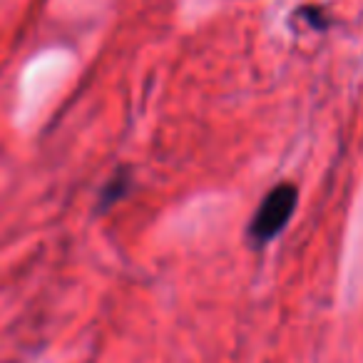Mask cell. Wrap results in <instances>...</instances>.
Returning a JSON list of instances; mask_svg holds the SVG:
<instances>
[{
  "instance_id": "1",
  "label": "cell",
  "mask_w": 363,
  "mask_h": 363,
  "mask_svg": "<svg viewBox=\"0 0 363 363\" xmlns=\"http://www.w3.org/2000/svg\"><path fill=\"white\" fill-rule=\"evenodd\" d=\"M298 202V192L294 184H279L272 192L264 197V202L259 204L257 214H254L252 224H249V234L257 244H267L286 227V222L291 219L294 209Z\"/></svg>"
},
{
  "instance_id": "2",
  "label": "cell",
  "mask_w": 363,
  "mask_h": 363,
  "mask_svg": "<svg viewBox=\"0 0 363 363\" xmlns=\"http://www.w3.org/2000/svg\"><path fill=\"white\" fill-rule=\"evenodd\" d=\"M127 184H130V182H127V174L115 177V179H112L110 184H107L105 199H102V204H110V202H115V199H120V197H122V192H125Z\"/></svg>"
}]
</instances>
